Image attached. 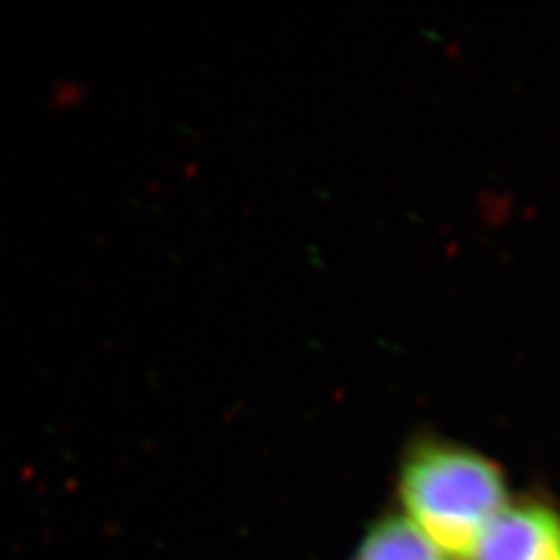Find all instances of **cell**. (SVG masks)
Here are the masks:
<instances>
[{"label": "cell", "instance_id": "cell-1", "mask_svg": "<svg viewBox=\"0 0 560 560\" xmlns=\"http://www.w3.org/2000/svg\"><path fill=\"white\" fill-rule=\"evenodd\" d=\"M400 499L409 523L446 560H469L506 506L499 467L478 453L423 444L402 467Z\"/></svg>", "mask_w": 560, "mask_h": 560}, {"label": "cell", "instance_id": "cell-2", "mask_svg": "<svg viewBox=\"0 0 560 560\" xmlns=\"http://www.w3.org/2000/svg\"><path fill=\"white\" fill-rule=\"evenodd\" d=\"M560 517L541 504L504 506L469 560H559Z\"/></svg>", "mask_w": 560, "mask_h": 560}, {"label": "cell", "instance_id": "cell-3", "mask_svg": "<svg viewBox=\"0 0 560 560\" xmlns=\"http://www.w3.org/2000/svg\"><path fill=\"white\" fill-rule=\"evenodd\" d=\"M355 560H446L407 520L381 521L361 544Z\"/></svg>", "mask_w": 560, "mask_h": 560}, {"label": "cell", "instance_id": "cell-4", "mask_svg": "<svg viewBox=\"0 0 560 560\" xmlns=\"http://www.w3.org/2000/svg\"><path fill=\"white\" fill-rule=\"evenodd\" d=\"M560 560V559H559Z\"/></svg>", "mask_w": 560, "mask_h": 560}]
</instances>
